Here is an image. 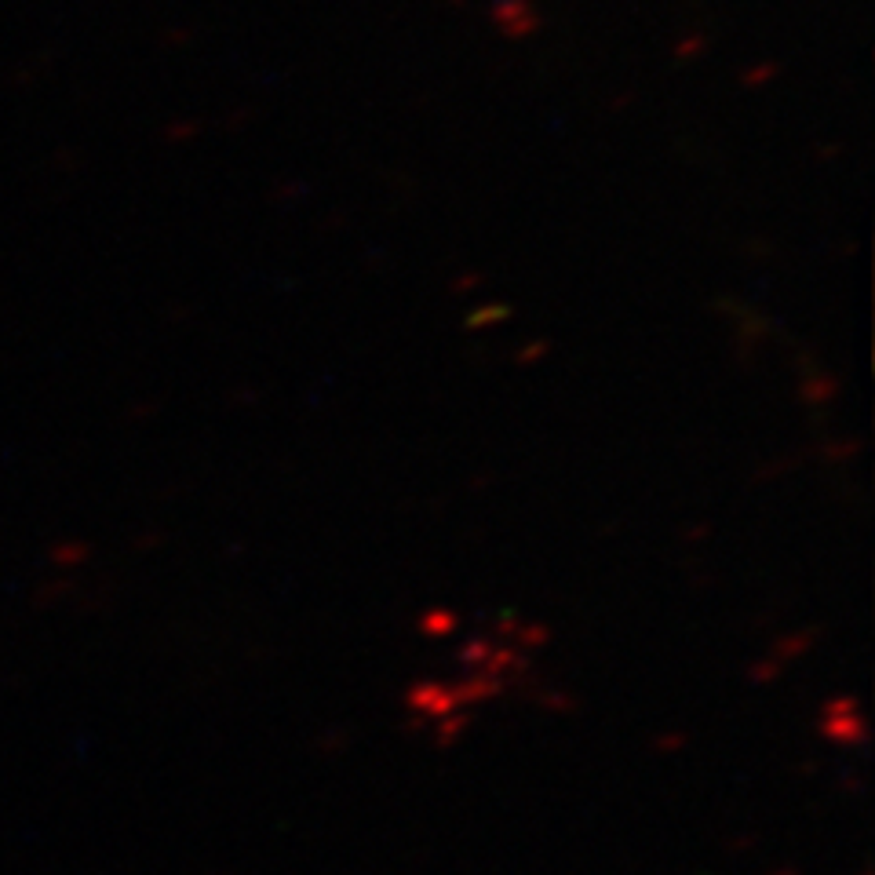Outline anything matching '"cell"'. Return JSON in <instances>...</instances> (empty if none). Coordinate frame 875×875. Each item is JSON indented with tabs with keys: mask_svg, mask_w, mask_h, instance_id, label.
<instances>
[{
	"mask_svg": "<svg viewBox=\"0 0 875 875\" xmlns=\"http://www.w3.org/2000/svg\"><path fill=\"white\" fill-rule=\"evenodd\" d=\"M409 708H416L420 715H427V719H445V715H453L460 704H456L453 686L427 679V682H416L409 690Z\"/></svg>",
	"mask_w": 875,
	"mask_h": 875,
	"instance_id": "obj_1",
	"label": "cell"
},
{
	"mask_svg": "<svg viewBox=\"0 0 875 875\" xmlns=\"http://www.w3.org/2000/svg\"><path fill=\"white\" fill-rule=\"evenodd\" d=\"M828 711H839L843 719H824V733L832 737V741L839 744H857V741H865V722H861V715H857V704L850 697H835L832 704H828Z\"/></svg>",
	"mask_w": 875,
	"mask_h": 875,
	"instance_id": "obj_2",
	"label": "cell"
},
{
	"mask_svg": "<svg viewBox=\"0 0 875 875\" xmlns=\"http://www.w3.org/2000/svg\"><path fill=\"white\" fill-rule=\"evenodd\" d=\"M456 693V704H474V700H493L500 693V679L493 675H485V671H471L464 682H456L453 686Z\"/></svg>",
	"mask_w": 875,
	"mask_h": 875,
	"instance_id": "obj_3",
	"label": "cell"
},
{
	"mask_svg": "<svg viewBox=\"0 0 875 875\" xmlns=\"http://www.w3.org/2000/svg\"><path fill=\"white\" fill-rule=\"evenodd\" d=\"M493 642H485V639H478V642H467L464 649H460V660H464L467 668L471 671H482L485 664H489V657H493Z\"/></svg>",
	"mask_w": 875,
	"mask_h": 875,
	"instance_id": "obj_4",
	"label": "cell"
},
{
	"mask_svg": "<svg viewBox=\"0 0 875 875\" xmlns=\"http://www.w3.org/2000/svg\"><path fill=\"white\" fill-rule=\"evenodd\" d=\"M464 730H467L464 715H445V719H438V744H453Z\"/></svg>",
	"mask_w": 875,
	"mask_h": 875,
	"instance_id": "obj_5",
	"label": "cell"
},
{
	"mask_svg": "<svg viewBox=\"0 0 875 875\" xmlns=\"http://www.w3.org/2000/svg\"><path fill=\"white\" fill-rule=\"evenodd\" d=\"M453 628H456V617L445 613V609H434V613H427V620H423V631H431V635H449Z\"/></svg>",
	"mask_w": 875,
	"mask_h": 875,
	"instance_id": "obj_6",
	"label": "cell"
},
{
	"mask_svg": "<svg viewBox=\"0 0 875 875\" xmlns=\"http://www.w3.org/2000/svg\"><path fill=\"white\" fill-rule=\"evenodd\" d=\"M810 639H814V631H799V635H792L788 642H781L777 653H781V657H799L803 649H810Z\"/></svg>",
	"mask_w": 875,
	"mask_h": 875,
	"instance_id": "obj_7",
	"label": "cell"
},
{
	"mask_svg": "<svg viewBox=\"0 0 875 875\" xmlns=\"http://www.w3.org/2000/svg\"><path fill=\"white\" fill-rule=\"evenodd\" d=\"M500 318H507L504 307H485V310H478V314H474L471 325H474V329H482V325H496Z\"/></svg>",
	"mask_w": 875,
	"mask_h": 875,
	"instance_id": "obj_8",
	"label": "cell"
}]
</instances>
